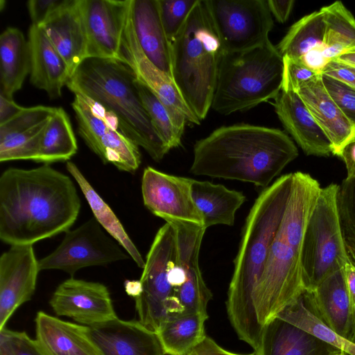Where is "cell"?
<instances>
[{"label": "cell", "mask_w": 355, "mask_h": 355, "mask_svg": "<svg viewBox=\"0 0 355 355\" xmlns=\"http://www.w3.org/2000/svg\"><path fill=\"white\" fill-rule=\"evenodd\" d=\"M80 209L71 178L49 164L9 168L0 177V239L10 246L33 245L66 232Z\"/></svg>", "instance_id": "1"}, {"label": "cell", "mask_w": 355, "mask_h": 355, "mask_svg": "<svg viewBox=\"0 0 355 355\" xmlns=\"http://www.w3.org/2000/svg\"><path fill=\"white\" fill-rule=\"evenodd\" d=\"M297 156L294 142L281 130L239 123L197 141L190 172L266 189Z\"/></svg>", "instance_id": "2"}, {"label": "cell", "mask_w": 355, "mask_h": 355, "mask_svg": "<svg viewBox=\"0 0 355 355\" xmlns=\"http://www.w3.org/2000/svg\"><path fill=\"white\" fill-rule=\"evenodd\" d=\"M293 174L277 178L259 194L246 218L229 286L227 310L239 338L257 351L263 327L259 324L254 295L268 250L284 214Z\"/></svg>", "instance_id": "3"}, {"label": "cell", "mask_w": 355, "mask_h": 355, "mask_svg": "<svg viewBox=\"0 0 355 355\" xmlns=\"http://www.w3.org/2000/svg\"><path fill=\"white\" fill-rule=\"evenodd\" d=\"M293 174L288 204L254 295L262 327L306 291L302 275L303 239L322 187L308 173L298 171Z\"/></svg>", "instance_id": "4"}, {"label": "cell", "mask_w": 355, "mask_h": 355, "mask_svg": "<svg viewBox=\"0 0 355 355\" xmlns=\"http://www.w3.org/2000/svg\"><path fill=\"white\" fill-rule=\"evenodd\" d=\"M66 86L74 94L100 104L118 119L123 132L155 162L170 150L146 112L137 87V78L125 62L114 59L86 58Z\"/></svg>", "instance_id": "5"}, {"label": "cell", "mask_w": 355, "mask_h": 355, "mask_svg": "<svg viewBox=\"0 0 355 355\" xmlns=\"http://www.w3.org/2000/svg\"><path fill=\"white\" fill-rule=\"evenodd\" d=\"M172 46V78L201 121L211 107L223 49L204 0H198Z\"/></svg>", "instance_id": "6"}, {"label": "cell", "mask_w": 355, "mask_h": 355, "mask_svg": "<svg viewBox=\"0 0 355 355\" xmlns=\"http://www.w3.org/2000/svg\"><path fill=\"white\" fill-rule=\"evenodd\" d=\"M283 70V57L270 40L250 50L223 52L211 108L228 115L275 99L282 90Z\"/></svg>", "instance_id": "7"}, {"label": "cell", "mask_w": 355, "mask_h": 355, "mask_svg": "<svg viewBox=\"0 0 355 355\" xmlns=\"http://www.w3.org/2000/svg\"><path fill=\"white\" fill-rule=\"evenodd\" d=\"M339 185L321 188L304 234L302 275L305 290L321 282L349 263L341 232L337 198Z\"/></svg>", "instance_id": "8"}, {"label": "cell", "mask_w": 355, "mask_h": 355, "mask_svg": "<svg viewBox=\"0 0 355 355\" xmlns=\"http://www.w3.org/2000/svg\"><path fill=\"white\" fill-rule=\"evenodd\" d=\"M80 136L105 164L134 173L141 164L139 146L120 128L117 118L100 104L80 94L71 103Z\"/></svg>", "instance_id": "9"}, {"label": "cell", "mask_w": 355, "mask_h": 355, "mask_svg": "<svg viewBox=\"0 0 355 355\" xmlns=\"http://www.w3.org/2000/svg\"><path fill=\"white\" fill-rule=\"evenodd\" d=\"M224 52H241L268 42L274 26L266 0H204Z\"/></svg>", "instance_id": "10"}, {"label": "cell", "mask_w": 355, "mask_h": 355, "mask_svg": "<svg viewBox=\"0 0 355 355\" xmlns=\"http://www.w3.org/2000/svg\"><path fill=\"white\" fill-rule=\"evenodd\" d=\"M176 260L175 232L170 223H166L156 233L146 255L139 279L142 292L135 299L139 321L155 332L169 315L173 287L168 281V271Z\"/></svg>", "instance_id": "11"}, {"label": "cell", "mask_w": 355, "mask_h": 355, "mask_svg": "<svg viewBox=\"0 0 355 355\" xmlns=\"http://www.w3.org/2000/svg\"><path fill=\"white\" fill-rule=\"evenodd\" d=\"M130 258L126 251L92 218L68 230L60 244L38 261L40 270H60L73 275L83 268L105 266Z\"/></svg>", "instance_id": "12"}, {"label": "cell", "mask_w": 355, "mask_h": 355, "mask_svg": "<svg viewBox=\"0 0 355 355\" xmlns=\"http://www.w3.org/2000/svg\"><path fill=\"white\" fill-rule=\"evenodd\" d=\"M121 55L122 62L130 67L137 80L166 107L180 130L184 131L187 122L200 123L187 107L172 78L157 67L140 47L132 21L130 5L122 37Z\"/></svg>", "instance_id": "13"}, {"label": "cell", "mask_w": 355, "mask_h": 355, "mask_svg": "<svg viewBox=\"0 0 355 355\" xmlns=\"http://www.w3.org/2000/svg\"><path fill=\"white\" fill-rule=\"evenodd\" d=\"M192 179L146 167L141 178L144 205L154 215L203 226L202 215L191 193Z\"/></svg>", "instance_id": "14"}, {"label": "cell", "mask_w": 355, "mask_h": 355, "mask_svg": "<svg viewBox=\"0 0 355 355\" xmlns=\"http://www.w3.org/2000/svg\"><path fill=\"white\" fill-rule=\"evenodd\" d=\"M177 241V261L185 270L184 283L173 288V296L182 312L208 315L207 307L212 293L207 286L199 266V254L206 229L198 224L168 219Z\"/></svg>", "instance_id": "15"}, {"label": "cell", "mask_w": 355, "mask_h": 355, "mask_svg": "<svg viewBox=\"0 0 355 355\" xmlns=\"http://www.w3.org/2000/svg\"><path fill=\"white\" fill-rule=\"evenodd\" d=\"M131 0H83L86 58L121 60L122 37Z\"/></svg>", "instance_id": "16"}, {"label": "cell", "mask_w": 355, "mask_h": 355, "mask_svg": "<svg viewBox=\"0 0 355 355\" xmlns=\"http://www.w3.org/2000/svg\"><path fill=\"white\" fill-rule=\"evenodd\" d=\"M49 303L57 315L88 327L117 318L107 288L98 282L66 279L57 287Z\"/></svg>", "instance_id": "17"}, {"label": "cell", "mask_w": 355, "mask_h": 355, "mask_svg": "<svg viewBox=\"0 0 355 355\" xmlns=\"http://www.w3.org/2000/svg\"><path fill=\"white\" fill-rule=\"evenodd\" d=\"M33 245H11L0 257V329L34 294L40 271Z\"/></svg>", "instance_id": "18"}, {"label": "cell", "mask_w": 355, "mask_h": 355, "mask_svg": "<svg viewBox=\"0 0 355 355\" xmlns=\"http://www.w3.org/2000/svg\"><path fill=\"white\" fill-rule=\"evenodd\" d=\"M56 108L44 105L25 107L0 124V162H35L47 124Z\"/></svg>", "instance_id": "19"}, {"label": "cell", "mask_w": 355, "mask_h": 355, "mask_svg": "<svg viewBox=\"0 0 355 355\" xmlns=\"http://www.w3.org/2000/svg\"><path fill=\"white\" fill-rule=\"evenodd\" d=\"M40 26L64 60L71 77L86 59L83 0H64Z\"/></svg>", "instance_id": "20"}, {"label": "cell", "mask_w": 355, "mask_h": 355, "mask_svg": "<svg viewBox=\"0 0 355 355\" xmlns=\"http://www.w3.org/2000/svg\"><path fill=\"white\" fill-rule=\"evenodd\" d=\"M103 355H164L157 334L139 320L118 318L89 327Z\"/></svg>", "instance_id": "21"}, {"label": "cell", "mask_w": 355, "mask_h": 355, "mask_svg": "<svg viewBox=\"0 0 355 355\" xmlns=\"http://www.w3.org/2000/svg\"><path fill=\"white\" fill-rule=\"evenodd\" d=\"M275 112L286 130L307 155L327 157L331 144L297 93L281 90L275 98Z\"/></svg>", "instance_id": "22"}, {"label": "cell", "mask_w": 355, "mask_h": 355, "mask_svg": "<svg viewBox=\"0 0 355 355\" xmlns=\"http://www.w3.org/2000/svg\"><path fill=\"white\" fill-rule=\"evenodd\" d=\"M36 340L47 355H103L88 326L60 320L43 311L35 319Z\"/></svg>", "instance_id": "23"}, {"label": "cell", "mask_w": 355, "mask_h": 355, "mask_svg": "<svg viewBox=\"0 0 355 355\" xmlns=\"http://www.w3.org/2000/svg\"><path fill=\"white\" fill-rule=\"evenodd\" d=\"M28 35L31 83L51 98H58L70 78L67 65L42 26L31 24Z\"/></svg>", "instance_id": "24"}, {"label": "cell", "mask_w": 355, "mask_h": 355, "mask_svg": "<svg viewBox=\"0 0 355 355\" xmlns=\"http://www.w3.org/2000/svg\"><path fill=\"white\" fill-rule=\"evenodd\" d=\"M130 12L142 51L157 67L172 78V46L162 23L158 0H131Z\"/></svg>", "instance_id": "25"}, {"label": "cell", "mask_w": 355, "mask_h": 355, "mask_svg": "<svg viewBox=\"0 0 355 355\" xmlns=\"http://www.w3.org/2000/svg\"><path fill=\"white\" fill-rule=\"evenodd\" d=\"M340 349L275 317L263 327L258 355H333Z\"/></svg>", "instance_id": "26"}, {"label": "cell", "mask_w": 355, "mask_h": 355, "mask_svg": "<svg viewBox=\"0 0 355 355\" xmlns=\"http://www.w3.org/2000/svg\"><path fill=\"white\" fill-rule=\"evenodd\" d=\"M322 76L319 75L302 86L297 93L329 139L333 149L332 154L337 156L352 138L354 126L329 95Z\"/></svg>", "instance_id": "27"}, {"label": "cell", "mask_w": 355, "mask_h": 355, "mask_svg": "<svg viewBox=\"0 0 355 355\" xmlns=\"http://www.w3.org/2000/svg\"><path fill=\"white\" fill-rule=\"evenodd\" d=\"M311 293L319 316L332 330L350 340L354 305L346 286L344 268L329 276Z\"/></svg>", "instance_id": "28"}, {"label": "cell", "mask_w": 355, "mask_h": 355, "mask_svg": "<svg viewBox=\"0 0 355 355\" xmlns=\"http://www.w3.org/2000/svg\"><path fill=\"white\" fill-rule=\"evenodd\" d=\"M191 193L206 230L216 225H233L236 211L246 200L241 191L229 189L223 184L193 179Z\"/></svg>", "instance_id": "29"}, {"label": "cell", "mask_w": 355, "mask_h": 355, "mask_svg": "<svg viewBox=\"0 0 355 355\" xmlns=\"http://www.w3.org/2000/svg\"><path fill=\"white\" fill-rule=\"evenodd\" d=\"M30 72L28 40L19 28L8 27L0 35V93L12 99Z\"/></svg>", "instance_id": "30"}, {"label": "cell", "mask_w": 355, "mask_h": 355, "mask_svg": "<svg viewBox=\"0 0 355 355\" xmlns=\"http://www.w3.org/2000/svg\"><path fill=\"white\" fill-rule=\"evenodd\" d=\"M208 315L181 312L168 315L155 332L164 354L185 355L205 338Z\"/></svg>", "instance_id": "31"}, {"label": "cell", "mask_w": 355, "mask_h": 355, "mask_svg": "<svg viewBox=\"0 0 355 355\" xmlns=\"http://www.w3.org/2000/svg\"><path fill=\"white\" fill-rule=\"evenodd\" d=\"M66 168L79 185L95 219L106 233L126 251L135 263L143 269L145 266L144 259L112 209L98 195L73 162H67Z\"/></svg>", "instance_id": "32"}, {"label": "cell", "mask_w": 355, "mask_h": 355, "mask_svg": "<svg viewBox=\"0 0 355 355\" xmlns=\"http://www.w3.org/2000/svg\"><path fill=\"white\" fill-rule=\"evenodd\" d=\"M277 317L308 331L348 355H355V344L332 330L319 316L309 291H304Z\"/></svg>", "instance_id": "33"}, {"label": "cell", "mask_w": 355, "mask_h": 355, "mask_svg": "<svg viewBox=\"0 0 355 355\" xmlns=\"http://www.w3.org/2000/svg\"><path fill=\"white\" fill-rule=\"evenodd\" d=\"M77 150L69 115L62 107H57L47 124L35 162L44 164L68 162Z\"/></svg>", "instance_id": "34"}, {"label": "cell", "mask_w": 355, "mask_h": 355, "mask_svg": "<svg viewBox=\"0 0 355 355\" xmlns=\"http://www.w3.org/2000/svg\"><path fill=\"white\" fill-rule=\"evenodd\" d=\"M320 10L325 24L323 53L331 61L355 48V17L340 1Z\"/></svg>", "instance_id": "35"}, {"label": "cell", "mask_w": 355, "mask_h": 355, "mask_svg": "<svg viewBox=\"0 0 355 355\" xmlns=\"http://www.w3.org/2000/svg\"><path fill=\"white\" fill-rule=\"evenodd\" d=\"M325 24L320 10L304 16L293 24L276 46L282 57L300 60L315 49H324Z\"/></svg>", "instance_id": "36"}, {"label": "cell", "mask_w": 355, "mask_h": 355, "mask_svg": "<svg viewBox=\"0 0 355 355\" xmlns=\"http://www.w3.org/2000/svg\"><path fill=\"white\" fill-rule=\"evenodd\" d=\"M141 102L155 130L169 150L181 145L184 131L176 125L163 103L146 86L137 80Z\"/></svg>", "instance_id": "37"}, {"label": "cell", "mask_w": 355, "mask_h": 355, "mask_svg": "<svg viewBox=\"0 0 355 355\" xmlns=\"http://www.w3.org/2000/svg\"><path fill=\"white\" fill-rule=\"evenodd\" d=\"M337 206L347 254L355 265V178H346L339 185Z\"/></svg>", "instance_id": "38"}, {"label": "cell", "mask_w": 355, "mask_h": 355, "mask_svg": "<svg viewBox=\"0 0 355 355\" xmlns=\"http://www.w3.org/2000/svg\"><path fill=\"white\" fill-rule=\"evenodd\" d=\"M198 0H158L162 23L171 44L184 25Z\"/></svg>", "instance_id": "39"}, {"label": "cell", "mask_w": 355, "mask_h": 355, "mask_svg": "<svg viewBox=\"0 0 355 355\" xmlns=\"http://www.w3.org/2000/svg\"><path fill=\"white\" fill-rule=\"evenodd\" d=\"M0 355H47L24 331L0 329Z\"/></svg>", "instance_id": "40"}, {"label": "cell", "mask_w": 355, "mask_h": 355, "mask_svg": "<svg viewBox=\"0 0 355 355\" xmlns=\"http://www.w3.org/2000/svg\"><path fill=\"white\" fill-rule=\"evenodd\" d=\"M322 79L330 97L355 126V89L323 74Z\"/></svg>", "instance_id": "41"}, {"label": "cell", "mask_w": 355, "mask_h": 355, "mask_svg": "<svg viewBox=\"0 0 355 355\" xmlns=\"http://www.w3.org/2000/svg\"><path fill=\"white\" fill-rule=\"evenodd\" d=\"M283 60L282 90L297 93L302 86L321 75L309 69L299 60L287 57H283Z\"/></svg>", "instance_id": "42"}, {"label": "cell", "mask_w": 355, "mask_h": 355, "mask_svg": "<svg viewBox=\"0 0 355 355\" xmlns=\"http://www.w3.org/2000/svg\"><path fill=\"white\" fill-rule=\"evenodd\" d=\"M64 0H30L26 6L33 25L42 26Z\"/></svg>", "instance_id": "43"}, {"label": "cell", "mask_w": 355, "mask_h": 355, "mask_svg": "<svg viewBox=\"0 0 355 355\" xmlns=\"http://www.w3.org/2000/svg\"><path fill=\"white\" fill-rule=\"evenodd\" d=\"M322 74L339 80L355 89V68L336 60L330 61Z\"/></svg>", "instance_id": "44"}, {"label": "cell", "mask_w": 355, "mask_h": 355, "mask_svg": "<svg viewBox=\"0 0 355 355\" xmlns=\"http://www.w3.org/2000/svg\"><path fill=\"white\" fill-rule=\"evenodd\" d=\"M185 355H258L256 352L249 354H240L229 352L220 347L213 339L205 338Z\"/></svg>", "instance_id": "45"}, {"label": "cell", "mask_w": 355, "mask_h": 355, "mask_svg": "<svg viewBox=\"0 0 355 355\" xmlns=\"http://www.w3.org/2000/svg\"><path fill=\"white\" fill-rule=\"evenodd\" d=\"M324 49H315L304 54L300 60L306 67L319 74H322L325 67L330 62L324 55Z\"/></svg>", "instance_id": "46"}, {"label": "cell", "mask_w": 355, "mask_h": 355, "mask_svg": "<svg viewBox=\"0 0 355 355\" xmlns=\"http://www.w3.org/2000/svg\"><path fill=\"white\" fill-rule=\"evenodd\" d=\"M270 11L276 20L281 24L285 23L293 8V0H267Z\"/></svg>", "instance_id": "47"}, {"label": "cell", "mask_w": 355, "mask_h": 355, "mask_svg": "<svg viewBox=\"0 0 355 355\" xmlns=\"http://www.w3.org/2000/svg\"><path fill=\"white\" fill-rule=\"evenodd\" d=\"M25 107L17 104L0 93V124L3 123L19 114Z\"/></svg>", "instance_id": "48"}, {"label": "cell", "mask_w": 355, "mask_h": 355, "mask_svg": "<svg viewBox=\"0 0 355 355\" xmlns=\"http://www.w3.org/2000/svg\"><path fill=\"white\" fill-rule=\"evenodd\" d=\"M345 164L347 178H355V139H350L337 155Z\"/></svg>", "instance_id": "49"}, {"label": "cell", "mask_w": 355, "mask_h": 355, "mask_svg": "<svg viewBox=\"0 0 355 355\" xmlns=\"http://www.w3.org/2000/svg\"><path fill=\"white\" fill-rule=\"evenodd\" d=\"M168 281L173 288L182 286L186 279L185 270L177 260L173 262L168 271Z\"/></svg>", "instance_id": "50"}, {"label": "cell", "mask_w": 355, "mask_h": 355, "mask_svg": "<svg viewBox=\"0 0 355 355\" xmlns=\"http://www.w3.org/2000/svg\"><path fill=\"white\" fill-rule=\"evenodd\" d=\"M346 286L350 299L355 305V265L351 262L347 263L344 268Z\"/></svg>", "instance_id": "51"}, {"label": "cell", "mask_w": 355, "mask_h": 355, "mask_svg": "<svg viewBox=\"0 0 355 355\" xmlns=\"http://www.w3.org/2000/svg\"><path fill=\"white\" fill-rule=\"evenodd\" d=\"M125 290L129 296L135 299L142 292L141 284L139 280H127L125 282Z\"/></svg>", "instance_id": "52"}, {"label": "cell", "mask_w": 355, "mask_h": 355, "mask_svg": "<svg viewBox=\"0 0 355 355\" xmlns=\"http://www.w3.org/2000/svg\"><path fill=\"white\" fill-rule=\"evenodd\" d=\"M334 60L355 68V48L346 51Z\"/></svg>", "instance_id": "53"}, {"label": "cell", "mask_w": 355, "mask_h": 355, "mask_svg": "<svg viewBox=\"0 0 355 355\" xmlns=\"http://www.w3.org/2000/svg\"><path fill=\"white\" fill-rule=\"evenodd\" d=\"M354 338H355V305L354 306L353 310V323L350 340L352 341Z\"/></svg>", "instance_id": "54"}, {"label": "cell", "mask_w": 355, "mask_h": 355, "mask_svg": "<svg viewBox=\"0 0 355 355\" xmlns=\"http://www.w3.org/2000/svg\"><path fill=\"white\" fill-rule=\"evenodd\" d=\"M333 355H347L346 353H345L343 351H338V352L335 353Z\"/></svg>", "instance_id": "55"}, {"label": "cell", "mask_w": 355, "mask_h": 355, "mask_svg": "<svg viewBox=\"0 0 355 355\" xmlns=\"http://www.w3.org/2000/svg\"><path fill=\"white\" fill-rule=\"evenodd\" d=\"M355 139V126H354V128L353 135H352V138L350 139Z\"/></svg>", "instance_id": "56"}, {"label": "cell", "mask_w": 355, "mask_h": 355, "mask_svg": "<svg viewBox=\"0 0 355 355\" xmlns=\"http://www.w3.org/2000/svg\"><path fill=\"white\" fill-rule=\"evenodd\" d=\"M352 342H353L355 344V338H354Z\"/></svg>", "instance_id": "57"}]
</instances>
